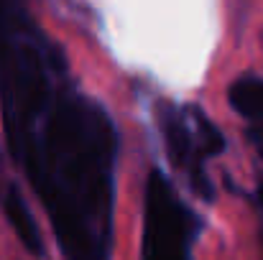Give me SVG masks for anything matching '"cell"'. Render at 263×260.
I'll use <instances>...</instances> for the list:
<instances>
[{"label": "cell", "instance_id": "obj_3", "mask_svg": "<svg viewBox=\"0 0 263 260\" xmlns=\"http://www.w3.org/2000/svg\"><path fill=\"white\" fill-rule=\"evenodd\" d=\"M166 151L174 158V164L189 176L192 186L202 191L207 199H212V186L207 178V158L217 156L222 151V133L207 120L204 112H197L194 107H174L164 105L159 110Z\"/></svg>", "mask_w": 263, "mask_h": 260}, {"label": "cell", "instance_id": "obj_2", "mask_svg": "<svg viewBox=\"0 0 263 260\" xmlns=\"http://www.w3.org/2000/svg\"><path fill=\"white\" fill-rule=\"evenodd\" d=\"M199 225L181 202L172 181L159 171L148 173L143 194V243L141 260H189Z\"/></svg>", "mask_w": 263, "mask_h": 260}, {"label": "cell", "instance_id": "obj_1", "mask_svg": "<svg viewBox=\"0 0 263 260\" xmlns=\"http://www.w3.org/2000/svg\"><path fill=\"white\" fill-rule=\"evenodd\" d=\"M0 107L67 260H110L118 128L21 0H0Z\"/></svg>", "mask_w": 263, "mask_h": 260}, {"label": "cell", "instance_id": "obj_4", "mask_svg": "<svg viewBox=\"0 0 263 260\" xmlns=\"http://www.w3.org/2000/svg\"><path fill=\"white\" fill-rule=\"evenodd\" d=\"M3 207H5V214H8V219H10V225H13L18 240L23 243V248H26L28 253H33V255H44L41 232H39V227H36V222H33V214H31L28 204L23 202V196L18 194L15 186L8 189Z\"/></svg>", "mask_w": 263, "mask_h": 260}, {"label": "cell", "instance_id": "obj_5", "mask_svg": "<svg viewBox=\"0 0 263 260\" xmlns=\"http://www.w3.org/2000/svg\"><path fill=\"white\" fill-rule=\"evenodd\" d=\"M230 107L248 123L263 125V77L243 74L228 89Z\"/></svg>", "mask_w": 263, "mask_h": 260}, {"label": "cell", "instance_id": "obj_6", "mask_svg": "<svg viewBox=\"0 0 263 260\" xmlns=\"http://www.w3.org/2000/svg\"><path fill=\"white\" fill-rule=\"evenodd\" d=\"M258 202H261V212H263V181H261V186H258Z\"/></svg>", "mask_w": 263, "mask_h": 260}]
</instances>
